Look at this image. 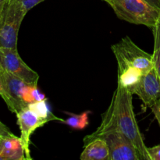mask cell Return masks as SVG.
Here are the masks:
<instances>
[{
  "mask_svg": "<svg viewBox=\"0 0 160 160\" xmlns=\"http://www.w3.org/2000/svg\"><path fill=\"white\" fill-rule=\"evenodd\" d=\"M27 12L16 0H9L0 19V48L17 49L19 30Z\"/></svg>",
  "mask_w": 160,
  "mask_h": 160,
  "instance_id": "cell-3",
  "label": "cell"
},
{
  "mask_svg": "<svg viewBox=\"0 0 160 160\" xmlns=\"http://www.w3.org/2000/svg\"><path fill=\"white\" fill-rule=\"evenodd\" d=\"M81 160H109V150L106 141L102 138H95L84 141V150Z\"/></svg>",
  "mask_w": 160,
  "mask_h": 160,
  "instance_id": "cell-11",
  "label": "cell"
},
{
  "mask_svg": "<svg viewBox=\"0 0 160 160\" xmlns=\"http://www.w3.org/2000/svg\"><path fill=\"white\" fill-rule=\"evenodd\" d=\"M115 57L124 59L128 63L138 69L145 75L153 69L152 55L139 48L128 36L111 47Z\"/></svg>",
  "mask_w": 160,
  "mask_h": 160,
  "instance_id": "cell-5",
  "label": "cell"
},
{
  "mask_svg": "<svg viewBox=\"0 0 160 160\" xmlns=\"http://www.w3.org/2000/svg\"><path fill=\"white\" fill-rule=\"evenodd\" d=\"M132 95H137L142 101V109L146 110L151 108L160 98V81L154 67L151 71L143 75L138 84L131 92Z\"/></svg>",
  "mask_w": 160,
  "mask_h": 160,
  "instance_id": "cell-9",
  "label": "cell"
},
{
  "mask_svg": "<svg viewBox=\"0 0 160 160\" xmlns=\"http://www.w3.org/2000/svg\"><path fill=\"white\" fill-rule=\"evenodd\" d=\"M0 69L12 73L29 85H38L39 75L23 62L17 49L0 48Z\"/></svg>",
  "mask_w": 160,
  "mask_h": 160,
  "instance_id": "cell-6",
  "label": "cell"
},
{
  "mask_svg": "<svg viewBox=\"0 0 160 160\" xmlns=\"http://www.w3.org/2000/svg\"><path fill=\"white\" fill-rule=\"evenodd\" d=\"M28 107L30 110L32 111L39 118L47 120L48 122L52 121V120H59L60 122H63L64 120L53 115L52 112L50 111L49 107H48L45 100L30 103V104H28Z\"/></svg>",
  "mask_w": 160,
  "mask_h": 160,
  "instance_id": "cell-13",
  "label": "cell"
},
{
  "mask_svg": "<svg viewBox=\"0 0 160 160\" xmlns=\"http://www.w3.org/2000/svg\"><path fill=\"white\" fill-rule=\"evenodd\" d=\"M154 38V50L160 48V19L156 24L151 28Z\"/></svg>",
  "mask_w": 160,
  "mask_h": 160,
  "instance_id": "cell-17",
  "label": "cell"
},
{
  "mask_svg": "<svg viewBox=\"0 0 160 160\" xmlns=\"http://www.w3.org/2000/svg\"><path fill=\"white\" fill-rule=\"evenodd\" d=\"M150 109L152 111L153 114H154L155 117H156V120H157L160 126V98L156 102V103Z\"/></svg>",
  "mask_w": 160,
  "mask_h": 160,
  "instance_id": "cell-20",
  "label": "cell"
},
{
  "mask_svg": "<svg viewBox=\"0 0 160 160\" xmlns=\"http://www.w3.org/2000/svg\"><path fill=\"white\" fill-rule=\"evenodd\" d=\"M150 160H160V144L152 148H147Z\"/></svg>",
  "mask_w": 160,
  "mask_h": 160,
  "instance_id": "cell-19",
  "label": "cell"
},
{
  "mask_svg": "<svg viewBox=\"0 0 160 160\" xmlns=\"http://www.w3.org/2000/svg\"><path fill=\"white\" fill-rule=\"evenodd\" d=\"M0 160H6L4 159V157H3V156H2L1 154H0Z\"/></svg>",
  "mask_w": 160,
  "mask_h": 160,
  "instance_id": "cell-25",
  "label": "cell"
},
{
  "mask_svg": "<svg viewBox=\"0 0 160 160\" xmlns=\"http://www.w3.org/2000/svg\"><path fill=\"white\" fill-rule=\"evenodd\" d=\"M19 4L21 5L22 7L28 12L29 10H31L32 8H34V6H37L38 4L41 3L42 2L45 1V0H16Z\"/></svg>",
  "mask_w": 160,
  "mask_h": 160,
  "instance_id": "cell-16",
  "label": "cell"
},
{
  "mask_svg": "<svg viewBox=\"0 0 160 160\" xmlns=\"http://www.w3.org/2000/svg\"><path fill=\"white\" fill-rule=\"evenodd\" d=\"M132 94L117 83V88L112 95V101L104 113L102 122L95 133L108 130H115L126 136L135 146L142 160H150L144 142L143 135L136 120L132 102Z\"/></svg>",
  "mask_w": 160,
  "mask_h": 160,
  "instance_id": "cell-1",
  "label": "cell"
},
{
  "mask_svg": "<svg viewBox=\"0 0 160 160\" xmlns=\"http://www.w3.org/2000/svg\"><path fill=\"white\" fill-rule=\"evenodd\" d=\"M152 61L154 69L160 81V48L155 49L153 52Z\"/></svg>",
  "mask_w": 160,
  "mask_h": 160,
  "instance_id": "cell-18",
  "label": "cell"
},
{
  "mask_svg": "<svg viewBox=\"0 0 160 160\" xmlns=\"http://www.w3.org/2000/svg\"><path fill=\"white\" fill-rule=\"evenodd\" d=\"M90 113V111H85L81 114H72L67 112V114H69L70 117H68L67 120H64L62 123L73 129L83 130L88 125V118Z\"/></svg>",
  "mask_w": 160,
  "mask_h": 160,
  "instance_id": "cell-14",
  "label": "cell"
},
{
  "mask_svg": "<svg viewBox=\"0 0 160 160\" xmlns=\"http://www.w3.org/2000/svg\"><path fill=\"white\" fill-rule=\"evenodd\" d=\"M23 100L28 104L34 102L45 100V96L44 94L41 93L38 86L28 85L25 86L23 91Z\"/></svg>",
  "mask_w": 160,
  "mask_h": 160,
  "instance_id": "cell-15",
  "label": "cell"
},
{
  "mask_svg": "<svg viewBox=\"0 0 160 160\" xmlns=\"http://www.w3.org/2000/svg\"><path fill=\"white\" fill-rule=\"evenodd\" d=\"M2 88L1 79H0V96H2Z\"/></svg>",
  "mask_w": 160,
  "mask_h": 160,
  "instance_id": "cell-24",
  "label": "cell"
},
{
  "mask_svg": "<svg viewBox=\"0 0 160 160\" xmlns=\"http://www.w3.org/2000/svg\"><path fill=\"white\" fill-rule=\"evenodd\" d=\"M145 1L149 3L150 5H152V6L160 9V0H145Z\"/></svg>",
  "mask_w": 160,
  "mask_h": 160,
  "instance_id": "cell-23",
  "label": "cell"
},
{
  "mask_svg": "<svg viewBox=\"0 0 160 160\" xmlns=\"http://www.w3.org/2000/svg\"><path fill=\"white\" fill-rule=\"evenodd\" d=\"M9 0H0V19H1L2 16L4 9L6 8V5L8 4Z\"/></svg>",
  "mask_w": 160,
  "mask_h": 160,
  "instance_id": "cell-22",
  "label": "cell"
},
{
  "mask_svg": "<svg viewBox=\"0 0 160 160\" xmlns=\"http://www.w3.org/2000/svg\"><path fill=\"white\" fill-rule=\"evenodd\" d=\"M0 79L2 88L1 97L7 105L8 109L17 114L28 107V104L23 101L22 97L23 88L28 84L2 69H0Z\"/></svg>",
  "mask_w": 160,
  "mask_h": 160,
  "instance_id": "cell-7",
  "label": "cell"
},
{
  "mask_svg": "<svg viewBox=\"0 0 160 160\" xmlns=\"http://www.w3.org/2000/svg\"><path fill=\"white\" fill-rule=\"evenodd\" d=\"M14 135L11 131L9 130V128L7 126L4 124L3 123H2L0 121V136H3V137H8V136H12Z\"/></svg>",
  "mask_w": 160,
  "mask_h": 160,
  "instance_id": "cell-21",
  "label": "cell"
},
{
  "mask_svg": "<svg viewBox=\"0 0 160 160\" xmlns=\"http://www.w3.org/2000/svg\"><path fill=\"white\" fill-rule=\"evenodd\" d=\"M102 138L107 143L109 150V160H142L140 154L132 142L115 130H108L87 135L84 141Z\"/></svg>",
  "mask_w": 160,
  "mask_h": 160,
  "instance_id": "cell-4",
  "label": "cell"
},
{
  "mask_svg": "<svg viewBox=\"0 0 160 160\" xmlns=\"http://www.w3.org/2000/svg\"><path fill=\"white\" fill-rule=\"evenodd\" d=\"M118 65V84L128 89L130 92L142 79V72L136 67L130 65L124 59L116 57Z\"/></svg>",
  "mask_w": 160,
  "mask_h": 160,
  "instance_id": "cell-10",
  "label": "cell"
},
{
  "mask_svg": "<svg viewBox=\"0 0 160 160\" xmlns=\"http://www.w3.org/2000/svg\"><path fill=\"white\" fill-rule=\"evenodd\" d=\"M17 124L20 130V141H21L22 146L24 151L26 159L31 160L32 157L31 156V134L38 128L43 127L44 125L48 123L47 120L39 118L34 112L28 109V107L24 108L17 112Z\"/></svg>",
  "mask_w": 160,
  "mask_h": 160,
  "instance_id": "cell-8",
  "label": "cell"
},
{
  "mask_svg": "<svg viewBox=\"0 0 160 160\" xmlns=\"http://www.w3.org/2000/svg\"><path fill=\"white\" fill-rule=\"evenodd\" d=\"M118 18L152 28L160 19V9L145 0H104Z\"/></svg>",
  "mask_w": 160,
  "mask_h": 160,
  "instance_id": "cell-2",
  "label": "cell"
},
{
  "mask_svg": "<svg viewBox=\"0 0 160 160\" xmlns=\"http://www.w3.org/2000/svg\"><path fill=\"white\" fill-rule=\"evenodd\" d=\"M0 154L6 160H24V151L20 138L0 136Z\"/></svg>",
  "mask_w": 160,
  "mask_h": 160,
  "instance_id": "cell-12",
  "label": "cell"
}]
</instances>
